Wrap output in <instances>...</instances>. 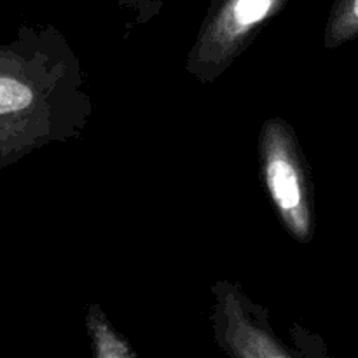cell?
Instances as JSON below:
<instances>
[{
  "instance_id": "cell-1",
  "label": "cell",
  "mask_w": 358,
  "mask_h": 358,
  "mask_svg": "<svg viewBox=\"0 0 358 358\" xmlns=\"http://www.w3.org/2000/svg\"><path fill=\"white\" fill-rule=\"evenodd\" d=\"M91 110L83 65L62 31L23 24L0 44V170L77 138Z\"/></svg>"
},
{
  "instance_id": "cell-2",
  "label": "cell",
  "mask_w": 358,
  "mask_h": 358,
  "mask_svg": "<svg viewBox=\"0 0 358 358\" xmlns=\"http://www.w3.org/2000/svg\"><path fill=\"white\" fill-rule=\"evenodd\" d=\"M210 310L213 338L227 358H332L320 336L301 325L290 327L287 345L269 322V311L252 301L240 283L217 280Z\"/></svg>"
},
{
  "instance_id": "cell-3",
  "label": "cell",
  "mask_w": 358,
  "mask_h": 358,
  "mask_svg": "<svg viewBox=\"0 0 358 358\" xmlns=\"http://www.w3.org/2000/svg\"><path fill=\"white\" fill-rule=\"evenodd\" d=\"M259 168L283 229L299 243L315 234V199L310 166L296 129L283 117H271L259 133Z\"/></svg>"
},
{
  "instance_id": "cell-4",
  "label": "cell",
  "mask_w": 358,
  "mask_h": 358,
  "mask_svg": "<svg viewBox=\"0 0 358 358\" xmlns=\"http://www.w3.org/2000/svg\"><path fill=\"white\" fill-rule=\"evenodd\" d=\"M287 3L289 0H210L185 70L199 83H215Z\"/></svg>"
},
{
  "instance_id": "cell-5",
  "label": "cell",
  "mask_w": 358,
  "mask_h": 358,
  "mask_svg": "<svg viewBox=\"0 0 358 358\" xmlns=\"http://www.w3.org/2000/svg\"><path fill=\"white\" fill-rule=\"evenodd\" d=\"M86 331L93 358H136L128 339L114 327L98 303L87 306Z\"/></svg>"
},
{
  "instance_id": "cell-6",
  "label": "cell",
  "mask_w": 358,
  "mask_h": 358,
  "mask_svg": "<svg viewBox=\"0 0 358 358\" xmlns=\"http://www.w3.org/2000/svg\"><path fill=\"white\" fill-rule=\"evenodd\" d=\"M358 38V0H334L325 24V49H338Z\"/></svg>"
},
{
  "instance_id": "cell-7",
  "label": "cell",
  "mask_w": 358,
  "mask_h": 358,
  "mask_svg": "<svg viewBox=\"0 0 358 358\" xmlns=\"http://www.w3.org/2000/svg\"><path fill=\"white\" fill-rule=\"evenodd\" d=\"M119 6L135 16L136 24H145L161 10L163 0H117Z\"/></svg>"
}]
</instances>
